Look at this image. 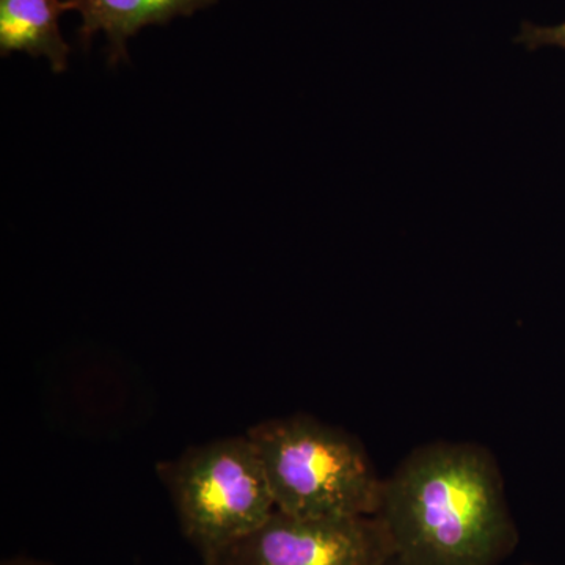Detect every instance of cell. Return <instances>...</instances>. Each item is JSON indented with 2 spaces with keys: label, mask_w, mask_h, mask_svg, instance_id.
<instances>
[{
  "label": "cell",
  "mask_w": 565,
  "mask_h": 565,
  "mask_svg": "<svg viewBox=\"0 0 565 565\" xmlns=\"http://www.w3.org/2000/svg\"><path fill=\"white\" fill-rule=\"evenodd\" d=\"M375 516L404 565H500L519 544L500 465L473 441L414 449L384 479Z\"/></svg>",
  "instance_id": "cell-1"
},
{
  "label": "cell",
  "mask_w": 565,
  "mask_h": 565,
  "mask_svg": "<svg viewBox=\"0 0 565 565\" xmlns=\"http://www.w3.org/2000/svg\"><path fill=\"white\" fill-rule=\"evenodd\" d=\"M245 434L277 511L310 519L377 514L384 479L355 435L302 414L266 419Z\"/></svg>",
  "instance_id": "cell-2"
},
{
  "label": "cell",
  "mask_w": 565,
  "mask_h": 565,
  "mask_svg": "<svg viewBox=\"0 0 565 565\" xmlns=\"http://www.w3.org/2000/svg\"><path fill=\"white\" fill-rule=\"evenodd\" d=\"M156 470L182 534L203 561L258 530L275 512L266 471L247 434L191 446Z\"/></svg>",
  "instance_id": "cell-3"
},
{
  "label": "cell",
  "mask_w": 565,
  "mask_h": 565,
  "mask_svg": "<svg viewBox=\"0 0 565 565\" xmlns=\"http://www.w3.org/2000/svg\"><path fill=\"white\" fill-rule=\"evenodd\" d=\"M392 545L377 516L310 519L277 511L204 565H386Z\"/></svg>",
  "instance_id": "cell-4"
},
{
  "label": "cell",
  "mask_w": 565,
  "mask_h": 565,
  "mask_svg": "<svg viewBox=\"0 0 565 565\" xmlns=\"http://www.w3.org/2000/svg\"><path fill=\"white\" fill-rule=\"evenodd\" d=\"M217 0H71L81 13V43L85 50L103 32L109 40V63L128 61L126 43L148 25L167 24L178 17H191Z\"/></svg>",
  "instance_id": "cell-5"
},
{
  "label": "cell",
  "mask_w": 565,
  "mask_h": 565,
  "mask_svg": "<svg viewBox=\"0 0 565 565\" xmlns=\"http://www.w3.org/2000/svg\"><path fill=\"white\" fill-rule=\"evenodd\" d=\"M73 10L71 0H0V54L25 52L44 57L54 73L68 65L70 46L58 20Z\"/></svg>",
  "instance_id": "cell-6"
},
{
  "label": "cell",
  "mask_w": 565,
  "mask_h": 565,
  "mask_svg": "<svg viewBox=\"0 0 565 565\" xmlns=\"http://www.w3.org/2000/svg\"><path fill=\"white\" fill-rule=\"evenodd\" d=\"M515 43L523 44L530 51L541 50V47L565 50V22L559 25H548V28L523 22Z\"/></svg>",
  "instance_id": "cell-7"
},
{
  "label": "cell",
  "mask_w": 565,
  "mask_h": 565,
  "mask_svg": "<svg viewBox=\"0 0 565 565\" xmlns=\"http://www.w3.org/2000/svg\"><path fill=\"white\" fill-rule=\"evenodd\" d=\"M3 565H51V564L41 563V561L14 559V561H9V563H6Z\"/></svg>",
  "instance_id": "cell-8"
},
{
  "label": "cell",
  "mask_w": 565,
  "mask_h": 565,
  "mask_svg": "<svg viewBox=\"0 0 565 565\" xmlns=\"http://www.w3.org/2000/svg\"><path fill=\"white\" fill-rule=\"evenodd\" d=\"M386 565H404L403 563H401L399 559H397V557H392V559L388 561V563H386Z\"/></svg>",
  "instance_id": "cell-9"
},
{
  "label": "cell",
  "mask_w": 565,
  "mask_h": 565,
  "mask_svg": "<svg viewBox=\"0 0 565 565\" xmlns=\"http://www.w3.org/2000/svg\"><path fill=\"white\" fill-rule=\"evenodd\" d=\"M204 565V564H203Z\"/></svg>",
  "instance_id": "cell-10"
}]
</instances>
